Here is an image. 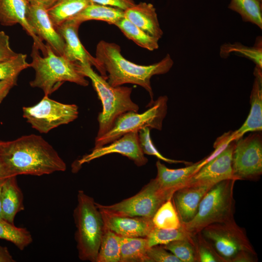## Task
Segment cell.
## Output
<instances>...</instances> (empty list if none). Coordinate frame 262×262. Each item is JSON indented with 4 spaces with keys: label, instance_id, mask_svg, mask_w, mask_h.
Returning <instances> with one entry per match:
<instances>
[{
    "label": "cell",
    "instance_id": "cell-10",
    "mask_svg": "<svg viewBox=\"0 0 262 262\" xmlns=\"http://www.w3.org/2000/svg\"><path fill=\"white\" fill-rule=\"evenodd\" d=\"M22 111L23 117L32 127L42 133L72 122L79 114L76 105L61 103L45 95L35 105L23 107Z\"/></svg>",
    "mask_w": 262,
    "mask_h": 262
},
{
    "label": "cell",
    "instance_id": "cell-31",
    "mask_svg": "<svg viewBox=\"0 0 262 262\" xmlns=\"http://www.w3.org/2000/svg\"><path fill=\"white\" fill-rule=\"evenodd\" d=\"M0 238L12 242L20 250L33 241L31 234L26 229L16 227L3 218H0Z\"/></svg>",
    "mask_w": 262,
    "mask_h": 262
},
{
    "label": "cell",
    "instance_id": "cell-45",
    "mask_svg": "<svg viewBox=\"0 0 262 262\" xmlns=\"http://www.w3.org/2000/svg\"><path fill=\"white\" fill-rule=\"evenodd\" d=\"M260 0V1H262V0Z\"/></svg>",
    "mask_w": 262,
    "mask_h": 262
},
{
    "label": "cell",
    "instance_id": "cell-9",
    "mask_svg": "<svg viewBox=\"0 0 262 262\" xmlns=\"http://www.w3.org/2000/svg\"><path fill=\"white\" fill-rule=\"evenodd\" d=\"M199 232L225 262H233L243 252L256 255L245 230L234 220L209 225Z\"/></svg>",
    "mask_w": 262,
    "mask_h": 262
},
{
    "label": "cell",
    "instance_id": "cell-25",
    "mask_svg": "<svg viewBox=\"0 0 262 262\" xmlns=\"http://www.w3.org/2000/svg\"><path fill=\"white\" fill-rule=\"evenodd\" d=\"M147 237L120 236V262H148Z\"/></svg>",
    "mask_w": 262,
    "mask_h": 262
},
{
    "label": "cell",
    "instance_id": "cell-28",
    "mask_svg": "<svg viewBox=\"0 0 262 262\" xmlns=\"http://www.w3.org/2000/svg\"><path fill=\"white\" fill-rule=\"evenodd\" d=\"M228 8L238 13L244 22L262 29V1L259 0H231Z\"/></svg>",
    "mask_w": 262,
    "mask_h": 262
},
{
    "label": "cell",
    "instance_id": "cell-22",
    "mask_svg": "<svg viewBox=\"0 0 262 262\" xmlns=\"http://www.w3.org/2000/svg\"><path fill=\"white\" fill-rule=\"evenodd\" d=\"M16 177L8 178L2 184L0 192L2 218L12 224L16 213L24 210L23 196Z\"/></svg>",
    "mask_w": 262,
    "mask_h": 262
},
{
    "label": "cell",
    "instance_id": "cell-13",
    "mask_svg": "<svg viewBox=\"0 0 262 262\" xmlns=\"http://www.w3.org/2000/svg\"><path fill=\"white\" fill-rule=\"evenodd\" d=\"M235 143V140L231 141L218 155L203 165L190 177L186 184L199 183L214 185L224 180L235 179L232 168Z\"/></svg>",
    "mask_w": 262,
    "mask_h": 262
},
{
    "label": "cell",
    "instance_id": "cell-30",
    "mask_svg": "<svg viewBox=\"0 0 262 262\" xmlns=\"http://www.w3.org/2000/svg\"><path fill=\"white\" fill-rule=\"evenodd\" d=\"M152 221L154 227L159 229H178L181 226L172 198L166 201L159 208Z\"/></svg>",
    "mask_w": 262,
    "mask_h": 262
},
{
    "label": "cell",
    "instance_id": "cell-15",
    "mask_svg": "<svg viewBox=\"0 0 262 262\" xmlns=\"http://www.w3.org/2000/svg\"><path fill=\"white\" fill-rule=\"evenodd\" d=\"M100 212L105 229L121 237H147L154 227L150 218Z\"/></svg>",
    "mask_w": 262,
    "mask_h": 262
},
{
    "label": "cell",
    "instance_id": "cell-27",
    "mask_svg": "<svg viewBox=\"0 0 262 262\" xmlns=\"http://www.w3.org/2000/svg\"><path fill=\"white\" fill-rule=\"evenodd\" d=\"M129 39L140 47L152 51L159 48V39L145 33L124 17L115 25Z\"/></svg>",
    "mask_w": 262,
    "mask_h": 262
},
{
    "label": "cell",
    "instance_id": "cell-38",
    "mask_svg": "<svg viewBox=\"0 0 262 262\" xmlns=\"http://www.w3.org/2000/svg\"><path fill=\"white\" fill-rule=\"evenodd\" d=\"M17 54L10 47L9 36L0 31V62L10 60Z\"/></svg>",
    "mask_w": 262,
    "mask_h": 262
},
{
    "label": "cell",
    "instance_id": "cell-14",
    "mask_svg": "<svg viewBox=\"0 0 262 262\" xmlns=\"http://www.w3.org/2000/svg\"><path fill=\"white\" fill-rule=\"evenodd\" d=\"M27 19L40 39L45 40L56 54L63 55L65 41L52 22L47 9L39 4L29 3Z\"/></svg>",
    "mask_w": 262,
    "mask_h": 262
},
{
    "label": "cell",
    "instance_id": "cell-3",
    "mask_svg": "<svg viewBox=\"0 0 262 262\" xmlns=\"http://www.w3.org/2000/svg\"><path fill=\"white\" fill-rule=\"evenodd\" d=\"M47 53L41 56L39 50L33 44L30 67L35 71L34 79L30 82L33 88L42 89L45 96L56 91L65 82H69L86 86L89 82L81 72L77 63L58 55L46 44Z\"/></svg>",
    "mask_w": 262,
    "mask_h": 262
},
{
    "label": "cell",
    "instance_id": "cell-17",
    "mask_svg": "<svg viewBox=\"0 0 262 262\" xmlns=\"http://www.w3.org/2000/svg\"><path fill=\"white\" fill-rule=\"evenodd\" d=\"M213 185L189 183L174 193L172 201L181 223H187L194 217L202 198Z\"/></svg>",
    "mask_w": 262,
    "mask_h": 262
},
{
    "label": "cell",
    "instance_id": "cell-41",
    "mask_svg": "<svg viewBox=\"0 0 262 262\" xmlns=\"http://www.w3.org/2000/svg\"><path fill=\"white\" fill-rule=\"evenodd\" d=\"M15 262V261L7 248L0 246V262Z\"/></svg>",
    "mask_w": 262,
    "mask_h": 262
},
{
    "label": "cell",
    "instance_id": "cell-6",
    "mask_svg": "<svg viewBox=\"0 0 262 262\" xmlns=\"http://www.w3.org/2000/svg\"><path fill=\"white\" fill-rule=\"evenodd\" d=\"M236 181L228 179L213 185L202 198L194 217L181 223L184 229L194 235L209 225L234 220L233 188Z\"/></svg>",
    "mask_w": 262,
    "mask_h": 262
},
{
    "label": "cell",
    "instance_id": "cell-1",
    "mask_svg": "<svg viewBox=\"0 0 262 262\" xmlns=\"http://www.w3.org/2000/svg\"><path fill=\"white\" fill-rule=\"evenodd\" d=\"M0 157L10 177L41 176L65 171L66 166L53 147L41 136L32 134L0 141Z\"/></svg>",
    "mask_w": 262,
    "mask_h": 262
},
{
    "label": "cell",
    "instance_id": "cell-16",
    "mask_svg": "<svg viewBox=\"0 0 262 262\" xmlns=\"http://www.w3.org/2000/svg\"><path fill=\"white\" fill-rule=\"evenodd\" d=\"M29 4L27 0H0V24L5 26L20 25L32 37L33 44L45 56L47 53L46 45L36 35L27 19Z\"/></svg>",
    "mask_w": 262,
    "mask_h": 262
},
{
    "label": "cell",
    "instance_id": "cell-7",
    "mask_svg": "<svg viewBox=\"0 0 262 262\" xmlns=\"http://www.w3.org/2000/svg\"><path fill=\"white\" fill-rule=\"evenodd\" d=\"M167 101L166 96H160L143 113L130 111L122 114L108 132L96 138L94 148L108 145L126 133L138 131L145 128L161 130L167 113Z\"/></svg>",
    "mask_w": 262,
    "mask_h": 262
},
{
    "label": "cell",
    "instance_id": "cell-32",
    "mask_svg": "<svg viewBox=\"0 0 262 262\" xmlns=\"http://www.w3.org/2000/svg\"><path fill=\"white\" fill-rule=\"evenodd\" d=\"M193 235L181 226L178 229H164L154 227L147 238L149 247L164 245L174 241L189 239Z\"/></svg>",
    "mask_w": 262,
    "mask_h": 262
},
{
    "label": "cell",
    "instance_id": "cell-8",
    "mask_svg": "<svg viewBox=\"0 0 262 262\" xmlns=\"http://www.w3.org/2000/svg\"><path fill=\"white\" fill-rule=\"evenodd\" d=\"M172 196V193L162 188L153 179L131 197L110 205L96 202V205L99 211L107 213L152 219L159 208Z\"/></svg>",
    "mask_w": 262,
    "mask_h": 262
},
{
    "label": "cell",
    "instance_id": "cell-18",
    "mask_svg": "<svg viewBox=\"0 0 262 262\" xmlns=\"http://www.w3.org/2000/svg\"><path fill=\"white\" fill-rule=\"evenodd\" d=\"M80 25L73 20H68L55 27L65 41L63 56L74 63H90L100 73V67L95 57L86 50L79 38Z\"/></svg>",
    "mask_w": 262,
    "mask_h": 262
},
{
    "label": "cell",
    "instance_id": "cell-42",
    "mask_svg": "<svg viewBox=\"0 0 262 262\" xmlns=\"http://www.w3.org/2000/svg\"><path fill=\"white\" fill-rule=\"evenodd\" d=\"M29 3H37L48 9L52 7L57 0H27Z\"/></svg>",
    "mask_w": 262,
    "mask_h": 262
},
{
    "label": "cell",
    "instance_id": "cell-44",
    "mask_svg": "<svg viewBox=\"0 0 262 262\" xmlns=\"http://www.w3.org/2000/svg\"><path fill=\"white\" fill-rule=\"evenodd\" d=\"M2 185H0V218H2L1 205V201H0V192H1V189Z\"/></svg>",
    "mask_w": 262,
    "mask_h": 262
},
{
    "label": "cell",
    "instance_id": "cell-35",
    "mask_svg": "<svg viewBox=\"0 0 262 262\" xmlns=\"http://www.w3.org/2000/svg\"><path fill=\"white\" fill-rule=\"evenodd\" d=\"M197 262H225L211 243L200 232L193 236Z\"/></svg>",
    "mask_w": 262,
    "mask_h": 262
},
{
    "label": "cell",
    "instance_id": "cell-5",
    "mask_svg": "<svg viewBox=\"0 0 262 262\" xmlns=\"http://www.w3.org/2000/svg\"><path fill=\"white\" fill-rule=\"evenodd\" d=\"M73 217L76 227L75 238L79 259L96 262L104 224L94 199L79 190Z\"/></svg>",
    "mask_w": 262,
    "mask_h": 262
},
{
    "label": "cell",
    "instance_id": "cell-23",
    "mask_svg": "<svg viewBox=\"0 0 262 262\" xmlns=\"http://www.w3.org/2000/svg\"><path fill=\"white\" fill-rule=\"evenodd\" d=\"M124 17V11L117 8L92 2L71 19L82 23L90 20L105 21L114 25Z\"/></svg>",
    "mask_w": 262,
    "mask_h": 262
},
{
    "label": "cell",
    "instance_id": "cell-37",
    "mask_svg": "<svg viewBox=\"0 0 262 262\" xmlns=\"http://www.w3.org/2000/svg\"><path fill=\"white\" fill-rule=\"evenodd\" d=\"M147 256L148 262H181L162 246L156 245L149 247L147 250Z\"/></svg>",
    "mask_w": 262,
    "mask_h": 262
},
{
    "label": "cell",
    "instance_id": "cell-43",
    "mask_svg": "<svg viewBox=\"0 0 262 262\" xmlns=\"http://www.w3.org/2000/svg\"><path fill=\"white\" fill-rule=\"evenodd\" d=\"M9 178H10V177L2 164L0 157V185H2Z\"/></svg>",
    "mask_w": 262,
    "mask_h": 262
},
{
    "label": "cell",
    "instance_id": "cell-40",
    "mask_svg": "<svg viewBox=\"0 0 262 262\" xmlns=\"http://www.w3.org/2000/svg\"><path fill=\"white\" fill-rule=\"evenodd\" d=\"M17 79L0 81V103L6 97L10 90L17 83Z\"/></svg>",
    "mask_w": 262,
    "mask_h": 262
},
{
    "label": "cell",
    "instance_id": "cell-26",
    "mask_svg": "<svg viewBox=\"0 0 262 262\" xmlns=\"http://www.w3.org/2000/svg\"><path fill=\"white\" fill-rule=\"evenodd\" d=\"M220 56L227 58L231 53L249 59L256 66L262 69V40L261 36L257 37L253 47H248L239 42L226 43L220 49Z\"/></svg>",
    "mask_w": 262,
    "mask_h": 262
},
{
    "label": "cell",
    "instance_id": "cell-2",
    "mask_svg": "<svg viewBox=\"0 0 262 262\" xmlns=\"http://www.w3.org/2000/svg\"><path fill=\"white\" fill-rule=\"evenodd\" d=\"M95 58L101 69L100 75L111 86L116 87L131 83L140 85L147 91L151 98L147 106L154 102L151 77L166 73L174 64L170 55L167 54L158 63L148 66L139 65L125 58L118 45L103 40L97 46Z\"/></svg>",
    "mask_w": 262,
    "mask_h": 262
},
{
    "label": "cell",
    "instance_id": "cell-20",
    "mask_svg": "<svg viewBox=\"0 0 262 262\" xmlns=\"http://www.w3.org/2000/svg\"><path fill=\"white\" fill-rule=\"evenodd\" d=\"M124 17L149 35L160 39L163 35L156 9L151 3L141 2L124 11Z\"/></svg>",
    "mask_w": 262,
    "mask_h": 262
},
{
    "label": "cell",
    "instance_id": "cell-24",
    "mask_svg": "<svg viewBox=\"0 0 262 262\" xmlns=\"http://www.w3.org/2000/svg\"><path fill=\"white\" fill-rule=\"evenodd\" d=\"M92 3L91 0H57L48 14L55 27L71 19Z\"/></svg>",
    "mask_w": 262,
    "mask_h": 262
},
{
    "label": "cell",
    "instance_id": "cell-12",
    "mask_svg": "<svg viewBox=\"0 0 262 262\" xmlns=\"http://www.w3.org/2000/svg\"><path fill=\"white\" fill-rule=\"evenodd\" d=\"M117 153L128 157L138 166H142L147 163L139 143L138 131H132L109 144L97 148L84 155L77 163L79 166L111 153Z\"/></svg>",
    "mask_w": 262,
    "mask_h": 262
},
{
    "label": "cell",
    "instance_id": "cell-19",
    "mask_svg": "<svg viewBox=\"0 0 262 262\" xmlns=\"http://www.w3.org/2000/svg\"><path fill=\"white\" fill-rule=\"evenodd\" d=\"M253 74L255 79L250 95V112L243 125L232 132L235 140L248 131H260L262 130V69L256 66Z\"/></svg>",
    "mask_w": 262,
    "mask_h": 262
},
{
    "label": "cell",
    "instance_id": "cell-29",
    "mask_svg": "<svg viewBox=\"0 0 262 262\" xmlns=\"http://www.w3.org/2000/svg\"><path fill=\"white\" fill-rule=\"evenodd\" d=\"M120 236L105 229L96 262H120Z\"/></svg>",
    "mask_w": 262,
    "mask_h": 262
},
{
    "label": "cell",
    "instance_id": "cell-34",
    "mask_svg": "<svg viewBox=\"0 0 262 262\" xmlns=\"http://www.w3.org/2000/svg\"><path fill=\"white\" fill-rule=\"evenodd\" d=\"M30 67L27 62V55L18 53L14 58L0 62V81L17 79L20 73Z\"/></svg>",
    "mask_w": 262,
    "mask_h": 262
},
{
    "label": "cell",
    "instance_id": "cell-33",
    "mask_svg": "<svg viewBox=\"0 0 262 262\" xmlns=\"http://www.w3.org/2000/svg\"><path fill=\"white\" fill-rule=\"evenodd\" d=\"M193 236L190 238L174 241L162 246L181 262H197Z\"/></svg>",
    "mask_w": 262,
    "mask_h": 262
},
{
    "label": "cell",
    "instance_id": "cell-39",
    "mask_svg": "<svg viewBox=\"0 0 262 262\" xmlns=\"http://www.w3.org/2000/svg\"><path fill=\"white\" fill-rule=\"evenodd\" d=\"M93 3L119 8L125 11L135 4L134 0H91Z\"/></svg>",
    "mask_w": 262,
    "mask_h": 262
},
{
    "label": "cell",
    "instance_id": "cell-21",
    "mask_svg": "<svg viewBox=\"0 0 262 262\" xmlns=\"http://www.w3.org/2000/svg\"><path fill=\"white\" fill-rule=\"evenodd\" d=\"M156 166L157 175L155 179L162 188L173 195L185 185L190 177L201 167L200 161L179 169L168 168L160 161H157Z\"/></svg>",
    "mask_w": 262,
    "mask_h": 262
},
{
    "label": "cell",
    "instance_id": "cell-36",
    "mask_svg": "<svg viewBox=\"0 0 262 262\" xmlns=\"http://www.w3.org/2000/svg\"><path fill=\"white\" fill-rule=\"evenodd\" d=\"M150 130L149 128H145L138 131L139 145L144 154L156 156L158 159L169 164L182 163L187 165L192 164V163L189 162L170 159L164 157L154 145L150 137Z\"/></svg>",
    "mask_w": 262,
    "mask_h": 262
},
{
    "label": "cell",
    "instance_id": "cell-4",
    "mask_svg": "<svg viewBox=\"0 0 262 262\" xmlns=\"http://www.w3.org/2000/svg\"><path fill=\"white\" fill-rule=\"evenodd\" d=\"M77 63L81 72L91 81L102 103V111L98 115L99 126L96 138L108 132L122 114L130 111H138V105L131 98V88L121 86L113 87L103 77L94 71L90 63Z\"/></svg>",
    "mask_w": 262,
    "mask_h": 262
},
{
    "label": "cell",
    "instance_id": "cell-11",
    "mask_svg": "<svg viewBox=\"0 0 262 262\" xmlns=\"http://www.w3.org/2000/svg\"><path fill=\"white\" fill-rule=\"evenodd\" d=\"M234 178L253 180L262 173V140L260 133L250 134L235 140L232 156Z\"/></svg>",
    "mask_w": 262,
    "mask_h": 262
}]
</instances>
